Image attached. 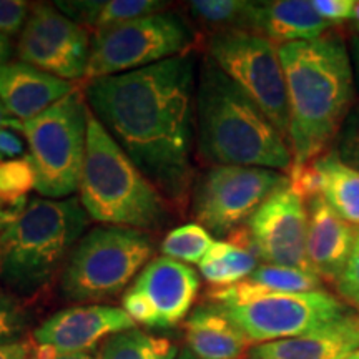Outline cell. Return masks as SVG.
Returning a JSON list of instances; mask_svg holds the SVG:
<instances>
[{"instance_id":"6da1fadb","label":"cell","mask_w":359,"mask_h":359,"mask_svg":"<svg viewBox=\"0 0 359 359\" xmlns=\"http://www.w3.org/2000/svg\"><path fill=\"white\" fill-rule=\"evenodd\" d=\"M195 57L92 80L90 111L165 198L183 201L191 187Z\"/></svg>"},{"instance_id":"7a4b0ae2","label":"cell","mask_w":359,"mask_h":359,"mask_svg":"<svg viewBox=\"0 0 359 359\" xmlns=\"http://www.w3.org/2000/svg\"><path fill=\"white\" fill-rule=\"evenodd\" d=\"M290 109L291 165L320 158L356 102L349 47L338 34L278 47Z\"/></svg>"},{"instance_id":"3957f363","label":"cell","mask_w":359,"mask_h":359,"mask_svg":"<svg viewBox=\"0 0 359 359\" xmlns=\"http://www.w3.org/2000/svg\"><path fill=\"white\" fill-rule=\"evenodd\" d=\"M196 142L213 167H253L288 172L290 143L268 116L208 57L195 92Z\"/></svg>"},{"instance_id":"277c9868","label":"cell","mask_w":359,"mask_h":359,"mask_svg":"<svg viewBox=\"0 0 359 359\" xmlns=\"http://www.w3.org/2000/svg\"><path fill=\"white\" fill-rule=\"evenodd\" d=\"M79 191L85 212L102 224L154 231L168 222L167 198L90 110Z\"/></svg>"},{"instance_id":"5b68a950","label":"cell","mask_w":359,"mask_h":359,"mask_svg":"<svg viewBox=\"0 0 359 359\" xmlns=\"http://www.w3.org/2000/svg\"><path fill=\"white\" fill-rule=\"evenodd\" d=\"M87 222L75 196L30 200L22 217L0 233V278L15 294H37L70 257Z\"/></svg>"},{"instance_id":"8992f818","label":"cell","mask_w":359,"mask_h":359,"mask_svg":"<svg viewBox=\"0 0 359 359\" xmlns=\"http://www.w3.org/2000/svg\"><path fill=\"white\" fill-rule=\"evenodd\" d=\"M248 336L251 343H273L303 336L351 311L348 303L330 291L276 293L243 280L206 294Z\"/></svg>"},{"instance_id":"52a82bcc","label":"cell","mask_w":359,"mask_h":359,"mask_svg":"<svg viewBox=\"0 0 359 359\" xmlns=\"http://www.w3.org/2000/svg\"><path fill=\"white\" fill-rule=\"evenodd\" d=\"M154 255L145 231L97 226L80 238L69 257L60 290L69 302H100L122 293Z\"/></svg>"},{"instance_id":"ba28073f","label":"cell","mask_w":359,"mask_h":359,"mask_svg":"<svg viewBox=\"0 0 359 359\" xmlns=\"http://www.w3.org/2000/svg\"><path fill=\"white\" fill-rule=\"evenodd\" d=\"M87 105L75 88L70 95L24 123L30 158L37 172V191L62 200L79 190L87 147Z\"/></svg>"},{"instance_id":"9c48e42d","label":"cell","mask_w":359,"mask_h":359,"mask_svg":"<svg viewBox=\"0 0 359 359\" xmlns=\"http://www.w3.org/2000/svg\"><path fill=\"white\" fill-rule=\"evenodd\" d=\"M195 42V32L182 15L158 12L98 30L85 82L147 69L168 58L187 55Z\"/></svg>"},{"instance_id":"30bf717a","label":"cell","mask_w":359,"mask_h":359,"mask_svg":"<svg viewBox=\"0 0 359 359\" xmlns=\"http://www.w3.org/2000/svg\"><path fill=\"white\" fill-rule=\"evenodd\" d=\"M208 58L250 98L290 143V109L278 47L246 30L215 32Z\"/></svg>"},{"instance_id":"8fae6325","label":"cell","mask_w":359,"mask_h":359,"mask_svg":"<svg viewBox=\"0 0 359 359\" xmlns=\"http://www.w3.org/2000/svg\"><path fill=\"white\" fill-rule=\"evenodd\" d=\"M286 183V175L276 170L213 167L193 190V217L213 236H228Z\"/></svg>"},{"instance_id":"7c38bea8","label":"cell","mask_w":359,"mask_h":359,"mask_svg":"<svg viewBox=\"0 0 359 359\" xmlns=\"http://www.w3.org/2000/svg\"><path fill=\"white\" fill-rule=\"evenodd\" d=\"M200 290V276L190 264L158 257L148 262L125 291V313L148 330H173L185 323Z\"/></svg>"},{"instance_id":"4fadbf2b","label":"cell","mask_w":359,"mask_h":359,"mask_svg":"<svg viewBox=\"0 0 359 359\" xmlns=\"http://www.w3.org/2000/svg\"><path fill=\"white\" fill-rule=\"evenodd\" d=\"M92 52L87 29L64 15L55 4H35L20 32V62L67 82L85 79Z\"/></svg>"},{"instance_id":"5bb4252c","label":"cell","mask_w":359,"mask_h":359,"mask_svg":"<svg viewBox=\"0 0 359 359\" xmlns=\"http://www.w3.org/2000/svg\"><path fill=\"white\" fill-rule=\"evenodd\" d=\"M246 226L262 262L314 273L308 262V206L288 183L259 206Z\"/></svg>"},{"instance_id":"9a60e30c","label":"cell","mask_w":359,"mask_h":359,"mask_svg":"<svg viewBox=\"0 0 359 359\" xmlns=\"http://www.w3.org/2000/svg\"><path fill=\"white\" fill-rule=\"evenodd\" d=\"M137 326L123 308L107 304L72 306L52 314L32 334L34 348L69 354L97 349L100 341Z\"/></svg>"},{"instance_id":"2e32d148","label":"cell","mask_w":359,"mask_h":359,"mask_svg":"<svg viewBox=\"0 0 359 359\" xmlns=\"http://www.w3.org/2000/svg\"><path fill=\"white\" fill-rule=\"evenodd\" d=\"M359 240V228L344 222L323 196L308 201V262L323 283H336Z\"/></svg>"},{"instance_id":"e0dca14e","label":"cell","mask_w":359,"mask_h":359,"mask_svg":"<svg viewBox=\"0 0 359 359\" xmlns=\"http://www.w3.org/2000/svg\"><path fill=\"white\" fill-rule=\"evenodd\" d=\"M359 351V313L346 314L296 338L257 344L255 359H348Z\"/></svg>"},{"instance_id":"ac0fdd59","label":"cell","mask_w":359,"mask_h":359,"mask_svg":"<svg viewBox=\"0 0 359 359\" xmlns=\"http://www.w3.org/2000/svg\"><path fill=\"white\" fill-rule=\"evenodd\" d=\"M74 85L25 62L0 67V102L8 114L25 123L74 92Z\"/></svg>"},{"instance_id":"d6986e66","label":"cell","mask_w":359,"mask_h":359,"mask_svg":"<svg viewBox=\"0 0 359 359\" xmlns=\"http://www.w3.org/2000/svg\"><path fill=\"white\" fill-rule=\"evenodd\" d=\"M187 349L198 359H243L253 343L218 304L191 309L183 323Z\"/></svg>"},{"instance_id":"ffe728a7","label":"cell","mask_w":359,"mask_h":359,"mask_svg":"<svg viewBox=\"0 0 359 359\" xmlns=\"http://www.w3.org/2000/svg\"><path fill=\"white\" fill-rule=\"evenodd\" d=\"M331 27L308 0L258 2L253 19V34L262 35L275 47L320 39Z\"/></svg>"},{"instance_id":"44dd1931","label":"cell","mask_w":359,"mask_h":359,"mask_svg":"<svg viewBox=\"0 0 359 359\" xmlns=\"http://www.w3.org/2000/svg\"><path fill=\"white\" fill-rule=\"evenodd\" d=\"M198 266L201 276L213 288H228L253 275L259 266V257L248 226L243 224L226 240L215 241Z\"/></svg>"},{"instance_id":"7402d4cb","label":"cell","mask_w":359,"mask_h":359,"mask_svg":"<svg viewBox=\"0 0 359 359\" xmlns=\"http://www.w3.org/2000/svg\"><path fill=\"white\" fill-rule=\"evenodd\" d=\"M316 161L325 177L323 198L344 222L359 228V172L343 163L334 150Z\"/></svg>"},{"instance_id":"603a6c76","label":"cell","mask_w":359,"mask_h":359,"mask_svg":"<svg viewBox=\"0 0 359 359\" xmlns=\"http://www.w3.org/2000/svg\"><path fill=\"white\" fill-rule=\"evenodd\" d=\"M180 349L172 339L133 330L110 336L100 346V359H177Z\"/></svg>"},{"instance_id":"cb8c5ba5","label":"cell","mask_w":359,"mask_h":359,"mask_svg":"<svg viewBox=\"0 0 359 359\" xmlns=\"http://www.w3.org/2000/svg\"><path fill=\"white\" fill-rule=\"evenodd\" d=\"M258 2L246 0H195L190 2V12L201 24L223 30H246L253 32V19Z\"/></svg>"},{"instance_id":"d4e9b609","label":"cell","mask_w":359,"mask_h":359,"mask_svg":"<svg viewBox=\"0 0 359 359\" xmlns=\"http://www.w3.org/2000/svg\"><path fill=\"white\" fill-rule=\"evenodd\" d=\"M215 241V236L201 224L188 223L170 231L161 241L160 250L163 257L175 262L200 264Z\"/></svg>"},{"instance_id":"484cf974","label":"cell","mask_w":359,"mask_h":359,"mask_svg":"<svg viewBox=\"0 0 359 359\" xmlns=\"http://www.w3.org/2000/svg\"><path fill=\"white\" fill-rule=\"evenodd\" d=\"M246 280L259 288L276 291V293H311V291L323 290V285H325L321 278L314 273L266 263L259 264L253 275Z\"/></svg>"},{"instance_id":"4316f807","label":"cell","mask_w":359,"mask_h":359,"mask_svg":"<svg viewBox=\"0 0 359 359\" xmlns=\"http://www.w3.org/2000/svg\"><path fill=\"white\" fill-rule=\"evenodd\" d=\"M37 190V172L30 155L0 161V203H25Z\"/></svg>"},{"instance_id":"83f0119b","label":"cell","mask_w":359,"mask_h":359,"mask_svg":"<svg viewBox=\"0 0 359 359\" xmlns=\"http://www.w3.org/2000/svg\"><path fill=\"white\" fill-rule=\"evenodd\" d=\"M167 2L158 0H98L93 29L95 32L151 13L165 12Z\"/></svg>"},{"instance_id":"f1b7e54d","label":"cell","mask_w":359,"mask_h":359,"mask_svg":"<svg viewBox=\"0 0 359 359\" xmlns=\"http://www.w3.org/2000/svg\"><path fill=\"white\" fill-rule=\"evenodd\" d=\"M29 323V313L19 299L0 288V346L22 341Z\"/></svg>"},{"instance_id":"f546056e","label":"cell","mask_w":359,"mask_h":359,"mask_svg":"<svg viewBox=\"0 0 359 359\" xmlns=\"http://www.w3.org/2000/svg\"><path fill=\"white\" fill-rule=\"evenodd\" d=\"M286 178H288L290 190L302 200L309 201L316 196H323L325 177L314 160L304 165H291Z\"/></svg>"},{"instance_id":"4dcf8cb0","label":"cell","mask_w":359,"mask_h":359,"mask_svg":"<svg viewBox=\"0 0 359 359\" xmlns=\"http://www.w3.org/2000/svg\"><path fill=\"white\" fill-rule=\"evenodd\" d=\"M334 151L343 163L359 172V98L353 103L336 137Z\"/></svg>"},{"instance_id":"1f68e13d","label":"cell","mask_w":359,"mask_h":359,"mask_svg":"<svg viewBox=\"0 0 359 359\" xmlns=\"http://www.w3.org/2000/svg\"><path fill=\"white\" fill-rule=\"evenodd\" d=\"M32 6L24 0H0V34L15 37L24 30Z\"/></svg>"},{"instance_id":"d6a6232c","label":"cell","mask_w":359,"mask_h":359,"mask_svg":"<svg viewBox=\"0 0 359 359\" xmlns=\"http://www.w3.org/2000/svg\"><path fill=\"white\" fill-rule=\"evenodd\" d=\"M334 286L341 299H344V303L359 308V243L354 248L346 268L343 269Z\"/></svg>"},{"instance_id":"836d02e7","label":"cell","mask_w":359,"mask_h":359,"mask_svg":"<svg viewBox=\"0 0 359 359\" xmlns=\"http://www.w3.org/2000/svg\"><path fill=\"white\" fill-rule=\"evenodd\" d=\"M356 0H313V7L331 25L353 20V8Z\"/></svg>"},{"instance_id":"e575fe53","label":"cell","mask_w":359,"mask_h":359,"mask_svg":"<svg viewBox=\"0 0 359 359\" xmlns=\"http://www.w3.org/2000/svg\"><path fill=\"white\" fill-rule=\"evenodd\" d=\"M25 143L22 138L11 128L0 130V158H20L24 156Z\"/></svg>"},{"instance_id":"d590c367","label":"cell","mask_w":359,"mask_h":359,"mask_svg":"<svg viewBox=\"0 0 359 359\" xmlns=\"http://www.w3.org/2000/svg\"><path fill=\"white\" fill-rule=\"evenodd\" d=\"M30 359H100V348L90 349V351L69 353V354H58V353H50V351H43V349L34 348Z\"/></svg>"},{"instance_id":"8d00e7d4","label":"cell","mask_w":359,"mask_h":359,"mask_svg":"<svg viewBox=\"0 0 359 359\" xmlns=\"http://www.w3.org/2000/svg\"><path fill=\"white\" fill-rule=\"evenodd\" d=\"M32 351V341H19V343L0 346V359H30Z\"/></svg>"},{"instance_id":"74e56055","label":"cell","mask_w":359,"mask_h":359,"mask_svg":"<svg viewBox=\"0 0 359 359\" xmlns=\"http://www.w3.org/2000/svg\"><path fill=\"white\" fill-rule=\"evenodd\" d=\"M2 128H11L15 130V132H22V130H24V123L19 122L17 118H13V116L7 111L6 107H4V103L0 102V130Z\"/></svg>"},{"instance_id":"f35d334b","label":"cell","mask_w":359,"mask_h":359,"mask_svg":"<svg viewBox=\"0 0 359 359\" xmlns=\"http://www.w3.org/2000/svg\"><path fill=\"white\" fill-rule=\"evenodd\" d=\"M349 53H351L353 70H354V82L356 87L359 85V35L351 39V45H349Z\"/></svg>"},{"instance_id":"ab89813d","label":"cell","mask_w":359,"mask_h":359,"mask_svg":"<svg viewBox=\"0 0 359 359\" xmlns=\"http://www.w3.org/2000/svg\"><path fill=\"white\" fill-rule=\"evenodd\" d=\"M12 55V43L6 35L0 34V67L8 64V58Z\"/></svg>"},{"instance_id":"60d3db41","label":"cell","mask_w":359,"mask_h":359,"mask_svg":"<svg viewBox=\"0 0 359 359\" xmlns=\"http://www.w3.org/2000/svg\"><path fill=\"white\" fill-rule=\"evenodd\" d=\"M177 359H198L195 356V354H193L191 351H188L187 348H183L182 351H180V354H178V358Z\"/></svg>"},{"instance_id":"b9f144b4","label":"cell","mask_w":359,"mask_h":359,"mask_svg":"<svg viewBox=\"0 0 359 359\" xmlns=\"http://www.w3.org/2000/svg\"><path fill=\"white\" fill-rule=\"evenodd\" d=\"M353 20L356 22V25H359V0L354 2V8H353Z\"/></svg>"},{"instance_id":"7bdbcfd3","label":"cell","mask_w":359,"mask_h":359,"mask_svg":"<svg viewBox=\"0 0 359 359\" xmlns=\"http://www.w3.org/2000/svg\"><path fill=\"white\" fill-rule=\"evenodd\" d=\"M245 359H255V358H245ZM348 359H359V351H358V353H354L353 356H349Z\"/></svg>"},{"instance_id":"ee69618b","label":"cell","mask_w":359,"mask_h":359,"mask_svg":"<svg viewBox=\"0 0 359 359\" xmlns=\"http://www.w3.org/2000/svg\"><path fill=\"white\" fill-rule=\"evenodd\" d=\"M356 30H358V32H359V25H356Z\"/></svg>"},{"instance_id":"f6af8a7d","label":"cell","mask_w":359,"mask_h":359,"mask_svg":"<svg viewBox=\"0 0 359 359\" xmlns=\"http://www.w3.org/2000/svg\"><path fill=\"white\" fill-rule=\"evenodd\" d=\"M0 161H2V158H0Z\"/></svg>"},{"instance_id":"bcb514c9","label":"cell","mask_w":359,"mask_h":359,"mask_svg":"<svg viewBox=\"0 0 359 359\" xmlns=\"http://www.w3.org/2000/svg\"><path fill=\"white\" fill-rule=\"evenodd\" d=\"M358 243H359V240H358Z\"/></svg>"}]
</instances>
